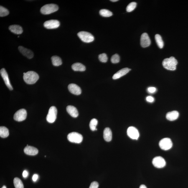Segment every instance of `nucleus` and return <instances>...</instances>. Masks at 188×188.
<instances>
[{
  "label": "nucleus",
  "mask_w": 188,
  "mask_h": 188,
  "mask_svg": "<svg viewBox=\"0 0 188 188\" xmlns=\"http://www.w3.org/2000/svg\"><path fill=\"white\" fill-rule=\"evenodd\" d=\"M24 80L26 83L29 85H32L36 83L39 80L38 74L34 71H28L24 73Z\"/></svg>",
  "instance_id": "1"
},
{
  "label": "nucleus",
  "mask_w": 188,
  "mask_h": 188,
  "mask_svg": "<svg viewBox=\"0 0 188 188\" xmlns=\"http://www.w3.org/2000/svg\"><path fill=\"white\" fill-rule=\"evenodd\" d=\"M177 64V60L173 57L164 59L162 62V65L164 68L170 70H175Z\"/></svg>",
  "instance_id": "2"
},
{
  "label": "nucleus",
  "mask_w": 188,
  "mask_h": 188,
  "mask_svg": "<svg viewBox=\"0 0 188 188\" xmlns=\"http://www.w3.org/2000/svg\"><path fill=\"white\" fill-rule=\"evenodd\" d=\"M58 9V6L57 5L53 4H47L41 8V12L43 14H49L57 11Z\"/></svg>",
  "instance_id": "3"
},
{
  "label": "nucleus",
  "mask_w": 188,
  "mask_h": 188,
  "mask_svg": "<svg viewBox=\"0 0 188 188\" xmlns=\"http://www.w3.org/2000/svg\"><path fill=\"white\" fill-rule=\"evenodd\" d=\"M77 35L84 42L91 43L94 40V36L90 33L86 31H80L78 33Z\"/></svg>",
  "instance_id": "4"
},
{
  "label": "nucleus",
  "mask_w": 188,
  "mask_h": 188,
  "mask_svg": "<svg viewBox=\"0 0 188 188\" xmlns=\"http://www.w3.org/2000/svg\"><path fill=\"white\" fill-rule=\"evenodd\" d=\"M68 139L71 143H80L83 140V137L81 135L76 132L69 133L67 136Z\"/></svg>",
  "instance_id": "5"
},
{
  "label": "nucleus",
  "mask_w": 188,
  "mask_h": 188,
  "mask_svg": "<svg viewBox=\"0 0 188 188\" xmlns=\"http://www.w3.org/2000/svg\"><path fill=\"white\" fill-rule=\"evenodd\" d=\"M159 145L162 149L167 151L172 148L173 143L170 138H163L160 141Z\"/></svg>",
  "instance_id": "6"
},
{
  "label": "nucleus",
  "mask_w": 188,
  "mask_h": 188,
  "mask_svg": "<svg viewBox=\"0 0 188 188\" xmlns=\"http://www.w3.org/2000/svg\"><path fill=\"white\" fill-rule=\"evenodd\" d=\"M57 110L55 106L51 107L49 110L47 117V121L49 123H53L57 118Z\"/></svg>",
  "instance_id": "7"
},
{
  "label": "nucleus",
  "mask_w": 188,
  "mask_h": 188,
  "mask_svg": "<svg viewBox=\"0 0 188 188\" xmlns=\"http://www.w3.org/2000/svg\"><path fill=\"white\" fill-rule=\"evenodd\" d=\"M27 112L24 109L18 110L15 114L14 119L15 120L18 122L24 121L27 118Z\"/></svg>",
  "instance_id": "8"
},
{
  "label": "nucleus",
  "mask_w": 188,
  "mask_h": 188,
  "mask_svg": "<svg viewBox=\"0 0 188 188\" xmlns=\"http://www.w3.org/2000/svg\"><path fill=\"white\" fill-rule=\"evenodd\" d=\"M152 164L155 167L162 168L166 166V163L164 158L160 156H158L156 157L153 159Z\"/></svg>",
  "instance_id": "9"
},
{
  "label": "nucleus",
  "mask_w": 188,
  "mask_h": 188,
  "mask_svg": "<svg viewBox=\"0 0 188 188\" xmlns=\"http://www.w3.org/2000/svg\"><path fill=\"white\" fill-rule=\"evenodd\" d=\"M127 133L128 136L131 139L137 140L139 137L138 130L133 126H130L128 128Z\"/></svg>",
  "instance_id": "10"
},
{
  "label": "nucleus",
  "mask_w": 188,
  "mask_h": 188,
  "mask_svg": "<svg viewBox=\"0 0 188 188\" xmlns=\"http://www.w3.org/2000/svg\"><path fill=\"white\" fill-rule=\"evenodd\" d=\"M60 25V22L56 20H51L46 21L44 24V27L47 29L57 28Z\"/></svg>",
  "instance_id": "11"
},
{
  "label": "nucleus",
  "mask_w": 188,
  "mask_h": 188,
  "mask_svg": "<svg viewBox=\"0 0 188 188\" xmlns=\"http://www.w3.org/2000/svg\"><path fill=\"white\" fill-rule=\"evenodd\" d=\"M0 73H1V76H2L6 86L8 87L9 90H12L13 88L9 81V76H8V74L5 70L4 68L1 69L0 71Z\"/></svg>",
  "instance_id": "12"
},
{
  "label": "nucleus",
  "mask_w": 188,
  "mask_h": 188,
  "mask_svg": "<svg viewBox=\"0 0 188 188\" xmlns=\"http://www.w3.org/2000/svg\"><path fill=\"white\" fill-rule=\"evenodd\" d=\"M151 43L149 36L146 33L142 34L141 39V47H146L150 45Z\"/></svg>",
  "instance_id": "13"
},
{
  "label": "nucleus",
  "mask_w": 188,
  "mask_h": 188,
  "mask_svg": "<svg viewBox=\"0 0 188 188\" xmlns=\"http://www.w3.org/2000/svg\"><path fill=\"white\" fill-rule=\"evenodd\" d=\"M20 52L22 53L23 55L25 56L28 59L32 58L34 57V53L30 49L26 48L22 46H19L18 47Z\"/></svg>",
  "instance_id": "14"
},
{
  "label": "nucleus",
  "mask_w": 188,
  "mask_h": 188,
  "mask_svg": "<svg viewBox=\"0 0 188 188\" xmlns=\"http://www.w3.org/2000/svg\"><path fill=\"white\" fill-rule=\"evenodd\" d=\"M68 89L69 91L74 95H79L81 93L82 90L80 87L75 84H70L68 85Z\"/></svg>",
  "instance_id": "15"
},
{
  "label": "nucleus",
  "mask_w": 188,
  "mask_h": 188,
  "mask_svg": "<svg viewBox=\"0 0 188 188\" xmlns=\"http://www.w3.org/2000/svg\"><path fill=\"white\" fill-rule=\"evenodd\" d=\"M131 70V69L128 68L122 69L121 70L118 71L113 76V78L114 80H116V79L121 78V77L126 75Z\"/></svg>",
  "instance_id": "16"
},
{
  "label": "nucleus",
  "mask_w": 188,
  "mask_h": 188,
  "mask_svg": "<svg viewBox=\"0 0 188 188\" xmlns=\"http://www.w3.org/2000/svg\"><path fill=\"white\" fill-rule=\"evenodd\" d=\"M24 151L26 154L29 156H35L39 153L38 150L35 147L31 146H27L24 148Z\"/></svg>",
  "instance_id": "17"
},
{
  "label": "nucleus",
  "mask_w": 188,
  "mask_h": 188,
  "mask_svg": "<svg viewBox=\"0 0 188 188\" xmlns=\"http://www.w3.org/2000/svg\"><path fill=\"white\" fill-rule=\"evenodd\" d=\"M67 111L71 116L77 118L78 115V112L76 108L72 105H68L66 108Z\"/></svg>",
  "instance_id": "18"
},
{
  "label": "nucleus",
  "mask_w": 188,
  "mask_h": 188,
  "mask_svg": "<svg viewBox=\"0 0 188 188\" xmlns=\"http://www.w3.org/2000/svg\"><path fill=\"white\" fill-rule=\"evenodd\" d=\"M179 113L177 111L168 112L166 115V118L170 121H174L179 118Z\"/></svg>",
  "instance_id": "19"
},
{
  "label": "nucleus",
  "mask_w": 188,
  "mask_h": 188,
  "mask_svg": "<svg viewBox=\"0 0 188 188\" xmlns=\"http://www.w3.org/2000/svg\"><path fill=\"white\" fill-rule=\"evenodd\" d=\"M103 137L105 141L110 142L111 141L112 134L111 130L110 128H105L104 130Z\"/></svg>",
  "instance_id": "20"
},
{
  "label": "nucleus",
  "mask_w": 188,
  "mask_h": 188,
  "mask_svg": "<svg viewBox=\"0 0 188 188\" xmlns=\"http://www.w3.org/2000/svg\"><path fill=\"white\" fill-rule=\"evenodd\" d=\"M9 29L11 32L16 34H21L23 31L22 27L18 25H13L10 26Z\"/></svg>",
  "instance_id": "21"
},
{
  "label": "nucleus",
  "mask_w": 188,
  "mask_h": 188,
  "mask_svg": "<svg viewBox=\"0 0 188 188\" xmlns=\"http://www.w3.org/2000/svg\"><path fill=\"white\" fill-rule=\"evenodd\" d=\"M72 67L75 71L83 72L86 70L85 66L80 63H75L72 65Z\"/></svg>",
  "instance_id": "22"
},
{
  "label": "nucleus",
  "mask_w": 188,
  "mask_h": 188,
  "mask_svg": "<svg viewBox=\"0 0 188 188\" xmlns=\"http://www.w3.org/2000/svg\"><path fill=\"white\" fill-rule=\"evenodd\" d=\"M53 65L55 66H58L62 65V61L60 57L57 56H53L51 57Z\"/></svg>",
  "instance_id": "23"
},
{
  "label": "nucleus",
  "mask_w": 188,
  "mask_h": 188,
  "mask_svg": "<svg viewBox=\"0 0 188 188\" xmlns=\"http://www.w3.org/2000/svg\"><path fill=\"white\" fill-rule=\"evenodd\" d=\"M9 130L5 126H1L0 127V136L3 138L7 137L9 136Z\"/></svg>",
  "instance_id": "24"
},
{
  "label": "nucleus",
  "mask_w": 188,
  "mask_h": 188,
  "mask_svg": "<svg viewBox=\"0 0 188 188\" xmlns=\"http://www.w3.org/2000/svg\"><path fill=\"white\" fill-rule=\"evenodd\" d=\"M155 39L158 47L162 49L164 47V42L161 36L159 34H156L155 36Z\"/></svg>",
  "instance_id": "25"
},
{
  "label": "nucleus",
  "mask_w": 188,
  "mask_h": 188,
  "mask_svg": "<svg viewBox=\"0 0 188 188\" xmlns=\"http://www.w3.org/2000/svg\"><path fill=\"white\" fill-rule=\"evenodd\" d=\"M99 14L103 17H110L113 15V13L111 11L106 9H102L99 11Z\"/></svg>",
  "instance_id": "26"
},
{
  "label": "nucleus",
  "mask_w": 188,
  "mask_h": 188,
  "mask_svg": "<svg viewBox=\"0 0 188 188\" xmlns=\"http://www.w3.org/2000/svg\"><path fill=\"white\" fill-rule=\"evenodd\" d=\"M14 184L16 188H24L22 181L18 178H14Z\"/></svg>",
  "instance_id": "27"
},
{
  "label": "nucleus",
  "mask_w": 188,
  "mask_h": 188,
  "mask_svg": "<svg viewBox=\"0 0 188 188\" xmlns=\"http://www.w3.org/2000/svg\"><path fill=\"white\" fill-rule=\"evenodd\" d=\"M98 120L96 119L93 118L91 121L90 123L89 126L90 129L92 131L97 130L96 126L98 124Z\"/></svg>",
  "instance_id": "28"
},
{
  "label": "nucleus",
  "mask_w": 188,
  "mask_h": 188,
  "mask_svg": "<svg viewBox=\"0 0 188 188\" xmlns=\"http://www.w3.org/2000/svg\"><path fill=\"white\" fill-rule=\"evenodd\" d=\"M137 6V3L135 2H131L128 4L126 8V10L128 12H131L134 10Z\"/></svg>",
  "instance_id": "29"
},
{
  "label": "nucleus",
  "mask_w": 188,
  "mask_h": 188,
  "mask_svg": "<svg viewBox=\"0 0 188 188\" xmlns=\"http://www.w3.org/2000/svg\"><path fill=\"white\" fill-rule=\"evenodd\" d=\"M9 14V11L6 8L1 6L0 7V16L3 17L8 15Z\"/></svg>",
  "instance_id": "30"
},
{
  "label": "nucleus",
  "mask_w": 188,
  "mask_h": 188,
  "mask_svg": "<svg viewBox=\"0 0 188 188\" xmlns=\"http://www.w3.org/2000/svg\"><path fill=\"white\" fill-rule=\"evenodd\" d=\"M120 57L119 55L118 54H114L112 56L111 59V62L113 64L118 63L120 62Z\"/></svg>",
  "instance_id": "31"
},
{
  "label": "nucleus",
  "mask_w": 188,
  "mask_h": 188,
  "mask_svg": "<svg viewBox=\"0 0 188 188\" xmlns=\"http://www.w3.org/2000/svg\"><path fill=\"white\" fill-rule=\"evenodd\" d=\"M99 59L100 62L105 63L108 60V57L106 54H101L99 55Z\"/></svg>",
  "instance_id": "32"
},
{
  "label": "nucleus",
  "mask_w": 188,
  "mask_h": 188,
  "mask_svg": "<svg viewBox=\"0 0 188 188\" xmlns=\"http://www.w3.org/2000/svg\"><path fill=\"white\" fill-rule=\"evenodd\" d=\"M98 183L97 181H93L91 184L89 188H98L99 187Z\"/></svg>",
  "instance_id": "33"
},
{
  "label": "nucleus",
  "mask_w": 188,
  "mask_h": 188,
  "mask_svg": "<svg viewBox=\"0 0 188 188\" xmlns=\"http://www.w3.org/2000/svg\"><path fill=\"white\" fill-rule=\"evenodd\" d=\"M156 87H149L148 89V91L150 93H154L156 91Z\"/></svg>",
  "instance_id": "34"
},
{
  "label": "nucleus",
  "mask_w": 188,
  "mask_h": 188,
  "mask_svg": "<svg viewBox=\"0 0 188 188\" xmlns=\"http://www.w3.org/2000/svg\"><path fill=\"white\" fill-rule=\"evenodd\" d=\"M154 98L152 97L149 96L146 97L147 101L150 102V103H152V102L154 101Z\"/></svg>",
  "instance_id": "35"
},
{
  "label": "nucleus",
  "mask_w": 188,
  "mask_h": 188,
  "mask_svg": "<svg viewBox=\"0 0 188 188\" xmlns=\"http://www.w3.org/2000/svg\"><path fill=\"white\" fill-rule=\"evenodd\" d=\"M38 175L37 174H34V175L32 177V180L34 181H37L38 179Z\"/></svg>",
  "instance_id": "36"
},
{
  "label": "nucleus",
  "mask_w": 188,
  "mask_h": 188,
  "mask_svg": "<svg viewBox=\"0 0 188 188\" xmlns=\"http://www.w3.org/2000/svg\"><path fill=\"white\" fill-rule=\"evenodd\" d=\"M28 176V173L27 171L24 170L23 173V176L24 178H26Z\"/></svg>",
  "instance_id": "37"
},
{
  "label": "nucleus",
  "mask_w": 188,
  "mask_h": 188,
  "mask_svg": "<svg viewBox=\"0 0 188 188\" xmlns=\"http://www.w3.org/2000/svg\"><path fill=\"white\" fill-rule=\"evenodd\" d=\"M139 188H147L146 187V186L144 185H141V186H140Z\"/></svg>",
  "instance_id": "38"
},
{
  "label": "nucleus",
  "mask_w": 188,
  "mask_h": 188,
  "mask_svg": "<svg viewBox=\"0 0 188 188\" xmlns=\"http://www.w3.org/2000/svg\"><path fill=\"white\" fill-rule=\"evenodd\" d=\"M118 1V0H111V1H112V2H116V1Z\"/></svg>",
  "instance_id": "39"
},
{
  "label": "nucleus",
  "mask_w": 188,
  "mask_h": 188,
  "mask_svg": "<svg viewBox=\"0 0 188 188\" xmlns=\"http://www.w3.org/2000/svg\"><path fill=\"white\" fill-rule=\"evenodd\" d=\"M1 188H6V186H3V187Z\"/></svg>",
  "instance_id": "40"
}]
</instances>
